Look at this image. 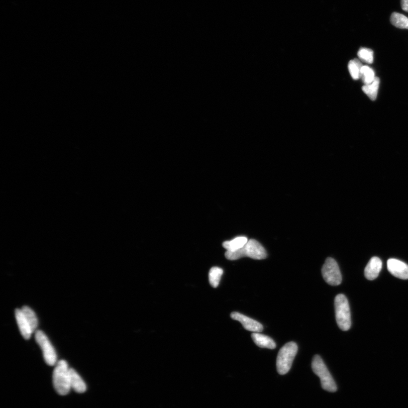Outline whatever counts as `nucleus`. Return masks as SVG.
I'll use <instances>...</instances> for the list:
<instances>
[{
  "instance_id": "f257e3e1",
  "label": "nucleus",
  "mask_w": 408,
  "mask_h": 408,
  "mask_svg": "<svg viewBox=\"0 0 408 408\" xmlns=\"http://www.w3.org/2000/svg\"><path fill=\"white\" fill-rule=\"evenodd\" d=\"M267 252L261 244L250 239L245 246L236 251H227L225 253L226 258L230 260H236L243 257H248L252 259L262 260L267 258Z\"/></svg>"
},
{
  "instance_id": "f03ea898",
  "label": "nucleus",
  "mask_w": 408,
  "mask_h": 408,
  "mask_svg": "<svg viewBox=\"0 0 408 408\" xmlns=\"http://www.w3.org/2000/svg\"><path fill=\"white\" fill-rule=\"evenodd\" d=\"M53 383L56 391L60 395H66L70 391V369L68 363L61 360L57 363L53 373Z\"/></svg>"
},
{
  "instance_id": "7ed1b4c3",
  "label": "nucleus",
  "mask_w": 408,
  "mask_h": 408,
  "mask_svg": "<svg viewBox=\"0 0 408 408\" xmlns=\"http://www.w3.org/2000/svg\"><path fill=\"white\" fill-rule=\"evenodd\" d=\"M312 369L321 379L322 388L330 392H335L338 389L335 381L329 370L319 355H316L312 362Z\"/></svg>"
},
{
  "instance_id": "20e7f679",
  "label": "nucleus",
  "mask_w": 408,
  "mask_h": 408,
  "mask_svg": "<svg viewBox=\"0 0 408 408\" xmlns=\"http://www.w3.org/2000/svg\"><path fill=\"white\" fill-rule=\"evenodd\" d=\"M297 352L298 346L294 342L288 343L279 350L276 362L279 374L285 375L289 371Z\"/></svg>"
},
{
  "instance_id": "39448f33",
  "label": "nucleus",
  "mask_w": 408,
  "mask_h": 408,
  "mask_svg": "<svg viewBox=\"0 0 408 408\" xmlns=\"http://www.w3.org/2000/svg\"><path fill=\"white\" fill-rule=\"evenodd\" d=\"M337 324L341 330L348 331L352 325L349 304L344 294H338L335 299Z\"/></svg>"
},
{
  "instance_id": "423d86ee",
  "label": "nucleus",
  "mask_w": 408,
  "mask_h": 408,
  "mask_svg": "<svg viewBox=\"0 0 408 408\" xmlns=\"http://www.w3.org/2000/svg\"><path fill=\"white\" fill-rule=\"evenodd\" d=\"M35 340L42 350L43 357L47 364L54 366L57 362V354L47 335L42 331H36Z\"/></svg>"
},
{
  "instance_id": "0eeeda50",
  "label": "nucleus",
  "mask_w": 408,
  "mask_h": 408,
  "mask_svg": "<svg viewBox=\"0 0 408 408\" xmlns=\"http://www.w3.org/2000/svg\"><path fill=\"white\" fill-rule=\"evenodd\" d=\"M322 273L324 279L330 285L338 286L342 282V276L339 265L334 259L328 258L326 260Z\"/></svg>"
},
{
  "instance_id": "6e6552de",
  "label": "nucleus",
  "mask_w": 408,
  "mask_h": 408,
  "mask_svg": "<svg viewBox=\"0 0 408 408\" xmlns=\"http://www.w3.org/2000/svg\"><path fill=\"white\" fill-rule=\"evenodd\" d=\"M233 320L240 322L245 330L253 332H260L263 330V326L261 323L244 315L234 312L231 314Z\"/></svg>"
},
{
  "instance_id": "1a4fd4ad",
  "label": "nucleus",
  "mask_w": 408,
  "mask_h": 408,
  "mask_svg": "<svg viewBox=\"0 0 408 408\" xmlns=\"http://www.w3.org/2000/svg\"><path fill=\"white\" fill-rule=\"evenodd\" d=\"M387 268L393 276L402 279H408V265L402 261L390 259L387 261Z\"/></svg>"
},
{
  "instance_id": "9d476101",
  "label": "nucleus",
  "mask_w": 408,
  "mask_h": 408,
  "mask_svg": "<svg viewBox=\"0 0 408 408\" xmlns=\"http://www.w3.org/2000/svg\"><path fill=\"white\" fill-rule=\"evenodd\" d=\"M15 316L19 326L21 334L26 340H29L32 336L33 331L32 327L29 325L27 319H26L21 309H16L15 311Z\"/></svg>"
},
{
  "instance_id": "9b49d317",
  "label": "nucleus",
  "mask_w": 408,
  "mask_h": 408,
  "mask_svg": "<svg viewBox=\"0 0 408 408\" xmlns=\"http://www.w3.org/2000/svg\"><path fill=\"white\" fill-rule=\"evenodd\" d=\"M382 268V262L378 257H373L368 263L365 269V277L372 281L378 277Z\"/></svg>"
},
{
  "instance_id": "f8f14e48",
  "label": "nucleus",
  "mask_w": 408,
  "mask_h": 408,
  "mask_svg": "<svg viewBox=\"0 0 408 408\" xmlns=\"http://www.w3.org/2000/svg\"><path fill=\"white\" fill-rule=\"evenodd\" d=\"M70 383L71 388L74 391L81 393L86 391V385L77 372L70 369Z\"/></svg>"
},
{
  "instance_id": "ddd939ff",
  "label": "nucleus",
  "mask_w": 408,
  "mask_h": 408,
  "mask_svg": "<svg viewBox=\"0 0 408 408\" xmlns=\"http://www.w3.org/2000/svg\"><path fill=\"white\" fill-rule=\"evenodd\" d=\"M251 337L255 344L260 348L274 349L276 347V344L273 339L267 336L259 334V332H254Z\"/></svg>"
},
{
  "instance_id": "4468645a",
  "label": "nucleus",
  "mask_w": 408,
  "mask_h": 408,
  "mask_svg": "<svg viewBox=\"0 0 408 408\" xmlns=\"http://www.w3.org/2000/svg\"><path fill=\"white\" fill-rule=\"evenodd\" d=\"M248 241V239L245 237H239L232 241L224 242L223 247L227 251H236L245 246Z\"/></svg>"
},
{
  "instance_id": "2eb2a0df",
  "label": "nucleus",
  "mask_w": 408,
  "mask_h": 408,
  "mask_svg": "<svg viewBox=\"0 0 408 408\" xmlns=\"http://www.w3.org/2000/svg\"><path fill=\"white\" fill-rule=\"evenodd\" d=\"M380 79L376 77L375 80L368 85H365L362 87V90L365 94L369 97L371 100H375L376 99L379 87Z\"/></svg>"
},
{
  "instance_id": "dca6fc26",
  "label": "nucleus",
  "mask_w": 408,
  "mask_h": 408,
  "mask_svg": "<svg viewBox=\"0 0 408 408\" xmlns=\"http://www.w3.org/2000/svg\"><path fill=\"white\" fill-rule=\"evenodd\" d=\"M21 310L26 319H27L31 327H32L33 332L36 331L38 326V321L36 314L28 306H24L21 309Z\"/></svg>"
},
{
  "instance_id": "f3484780",
  "label": "nucleus",
  "mask_w": 408,
  "mask_h": 408,
  "mask_svg": "<svg viewBox=\"0 0 408 408\" xmlns=\"http://www.w3.org/2000/svg\"><path fill=\"white\" fill-rule=\"evenodd\" d=\"M391 22L397 28L408 29V18L400 13H393L391 16Z\"/></svg>"
},
{
  "instance_id": "a211bd4d",
  "label": "nucleus",
  "mask_w": 408,
  "mask_h": 408,
  "mask_svg": "<svg viewBox=\"0 0 408 408\" xmlns=\"http://www.w3.org/2000/svg\"><path fill=\"white\" fill-rule=\"evenodd\" d=\"M362 64L360 60L355 59L349 61L348 69L350 75L354 80L361 78V71Z\"/></svg>"
},
{
  "instance_id": "6ab92c4d",
  "label": "nucleus",
  "mask_w": 408,
  "mask_h": 408,
  "mask_svg": "<svg viewBox=\"0 0 408 408\" xmlns=\"http://www.w3.org/2000/svg\"><path fill=\"white\" fill-rule=\"evenodd\" d=\"M223 273V269L219 267H215L211 269L209 279L210 284L213 287L216 288L219 286Z\"/></svg>"
},
{
  "instance_id": "aec40b11",
  "label": "nucleus",
  "mask_w": 408,
  "mask_h": 408,
  "mask_svg": "<svg viewBox=\"0 0 408 408\" xmlns=\"http://www.w3.org/2000/svg\"><path fill=\"white\" fill-rule=\"evenodd\" d=\"M376 77L373 69L369 66L363 65L361 71V78L365 85H368L375 80Z\"/></svg>"
},
{
  "instance_id": "412c9836",
  "label": "nucleus",
  "mask_w": 408,
  "mask_h": 408,
  "mask_svg": "<svg viewBox=\"0 0 408 408\" xmlns=\"http://www.w3.org/2000/svg\"><path fill=\"white\" fill-rule=\"evenodd\" d=\"M358 56L361 61L367 64H372L374 61V52L370 49L361 48L358 52Z\"/></svg>"
},
{
  "instance_id": "4be33fe9",
  "label": "nucleus",
  "mask_w": 408,
  "mask_h": 408,
  "mask_svg": "<svg viewBox=\"0 0 408 408\" xmlns=\"http://www.w3.org/2000/svg\"><path fill=\"white\" fill-rule=\"evenodd\" d=\"M401 7L403 11L408 12V0H401Z\"/></svg>"
}]
</instances>
